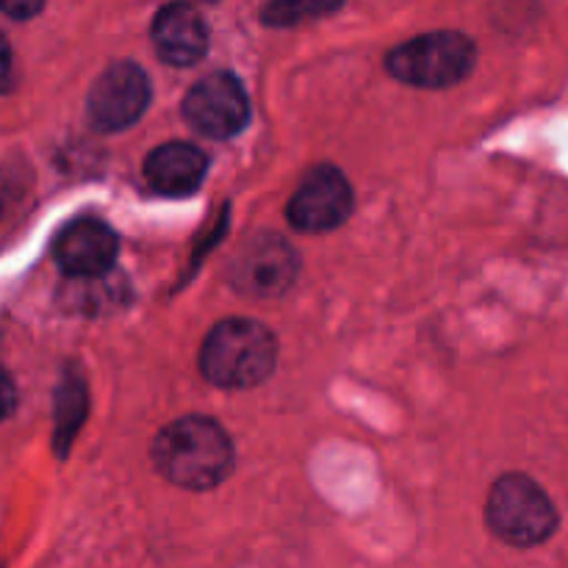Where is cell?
<instances>
[{"label":"cell","mask_w":568,"mask_h":568,"mask_svg":"<svg viewBox=\"0 0 568 568\" xmlns=\"http://www.w3.org/2000/svg\"><path fill=\"white\" fill-rule=\"evenodd\" d=\"M233 442L220 422L183 416L155 436L153 466L164 480L186 491L216 488L233 471Z\"/></svg>","instance_id":"cell-1"},{"label":"cell","mask_w":568,"mask_h":568,"mask_svg":"<svg viewBox=\"0 0 568 568\" xmlns=\"http://www.w3.org/2000/svg\"><path fill=\"white\" fill-rule=\"evenodd\" d=\"M277 338L255 320H225L200 347V372L220 388H253L275 372Z\"/></svg>","instance_id":"cell-2"},{"label":"cell","mask_w":568,"mask_h":568,"mask_svg":"<svg viewBox=\"0 0 568 568\" xmlns=\"http://www.w3.org/2000/svg\"><path fill=\"white\" fill-rule=\"evenodd\" d=\"M486 521L497 538L510 547H538L558 530V510L549 494L532 477L510 471L491 486Z\"/></svg>","instance_id":"cell-3"},{"label":"cell","mask_w":568,"mask_h":568,"mask_svg":"<svg viewBox=\"0 0 568 568\" xmlns=\"http://www.w3.org/2000/svg\"><path fill=\"white\" fill-rule=\"evenodd\" d=\"M477 64V48L460 31H430L397 44L386 67L397 81L422 89H447L464 81Z\"/></svg>","instance_id":"cell-4"},{"label":"cell","mask_w":568,"mask_h":568,"mask_svg":"<svg viewBox=\"0 0 568 568\" xmlns=\"http://www.w3.org/2000/svg\"><path fill=\"white\" fill-rule=\"evenodd\" d=\"M300 275V255L277 233L247 239L227 266V281L244 297L272 300L286 294Z\"/></svg>","instance_id":"cell-5"},{"label":"cell","mask_w":568,"mask_h":568,"mask_svg":"<svg viewBox=\"0 0 568 568\" xmlns=\"http://www.w3.org/2000/svg\"><path fill=\"white\" fill-rule=\"evenodd\" d=\"M183 116L209 139H231L250 122V98L233 72L200 78L183 98Z\"/></svg>","instance_id":"cell-6"},{"label":"cell","mask_w":568,"mask_h":568,"mask_svg":"<svg viewBox=\"0 0 568 568\" xmlns=\"http://www.w3.org/2000/svg\"><path fill=\"white\" fill-rule=\"evenodd\" d=\"M353 186L342 170L331 164L314 166L286 205L294 231L327 233L336 231L353 214Z\"/></svg>","instance_id":"cell-7"},{"label":"cell","mask_w":568,"mask_h":568,"mask_svg":"<svg viewBox=\"0 0 568 568\" xmlns=\"http://www.w3.org/2000/svg\"><path fill=\"white\" fill-rule=\"evenodd\" d=\"M150 103V78L133 61H116L100 72L89 92V120L100 131H122L144 114Z\"/></svg>","instance_id":"cell-8"},{"label":"cell","mask_w":568,"mask_h":568,"mask_svg":"<svg viewBox=\"0 0 568 568\" xmlns=\"http://www.w3.org/2000/svg\"><path fill=\"white\" fill-rule=\"evenodd\" d=\"M120 253V239L105 222L75 220L55 236L53 258L61 272L78 281L109 275Z\"/></svg>","instance_id":"cell-9"},{"label":"cell","mask_w":568,"mask_h":568,"mask_svg":"<svg viewBox=\"0 0 568 568\" xmlns=\"http://www.w3.org/2000/svg\"><path fill=\"white\" fill-rule=\"evenodd\" d=\"M155 53L172 67H192L209 53V26L203 14L186 3H172L159 9L150 26Z\"/></svg>","instance_id":"cell-10"},{"label":"cell","mask_w":568,"mask_h":568,"mask_svg":"<svg viewBox=\"0 0 568 568\" xmlns=\"http://www.w3.org/2000/svg\"><path fill=\"white\" fill-rule=\"evenodd\" d=\"M209 159L189 142H166L155 148L144 161V178L150 189L166 197H186L203 186Z\"/></svg>","instance_id":"cell-11"},{"label":"cell","mask_w":568,"mask_h":568,"mask_svg":"<svg viewBox=\"0 0 568 568\" xmlns=\"http://www.w3.org/2000/svg\"><path fill=\"white\" fill-rule=\"evenodd\" d=\"M83 388L78 381H67L59 392V430H55V444H67L72 438V433L78 430L81 425V416H83Z\"/></svg>","instance_id":"cell-12"},{"label":"cell","mask_w":568,"mask_h":568,"mask_svg":"<svg viewBox=\"0 0 568 568\" xmlns=\"http://www.w3.org/2000/svg\"><path fill=\"white\" fill-rule=\"evenodd\" d=\"M338 6L333 3H272L261 11L266 26H297V22L314 20V17L333 14Z\"/></svg>","instance_id":"cell-13"},{"label":"cell","mask_w":568,"mask_h":568,"mask_svg":"<svg viewBox=\"0 0 568 568\" xmlns=\"http://www.w3.org/2000/svg\"><path fill=\"white\" fill-rule=\"evenodd\" d=\"M14 87V55H11L9 42L0 33V94Z\"/></svg>","instance_id":"cell-14"},{"label":"cell","mask_w":568,"mask_h":568,"mask_svg":"<svg viewBox=\"0 0 568 568\" xmlns=\"http://www.w3.org/2000/svg\"><path fill=\"white\" fill-rule=\"evenodd\" d=\"M17 405V388L14 383H11L9 372L0 369V419H6V416L14 410Z\"/></svg>","instance_id":"cell-15"},{"label":"cell","mask_w":568,"mask_h":568,"mask_svg":"<svg viewBox=\"0 0 568 568\" xmlns=\"http://www.w3.org/2000/svg\"><path fill=\"white\" fill-rule=\"evenodd\" d=\"M0 11L14 20H28V17L39 14L42 11V3H0Z\"/></svg>","instance_id":"cell-16"}]
</instances>
